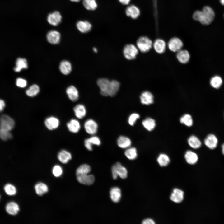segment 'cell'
I'll return each mask as SVG.
<instances>
[{
  "label": "cell",
  "mask_w": 224,
  "mask_h": 224,
  "mask_svg": "<svg viewBox=\"0 0 224 224\" xmlns=\"http://www.w3.org/2000/svg\"><path fill=\"white\" fill-rule=\"evenodd\" d=\"M215 13L212 9L209 6L204 7L201 11L197 10L193 13V17L202 24L208 25L213 20Z\"/></svg>",
  "instance_id": "obj_1"
},
{
  "label": "cell",
  "mask_w": 224,
  "mask_h": 224,
  "mask_svg": "<svg viewBox=\"0 0 224 224\" xmlns=\"http://www.w3.org/2000/svg\"><path fill=\"white\" fill-rule=\"evenodd\" d=\"M111 170L112 177L114 180H116L118 176L123 179L127 177L128 172L126 169L119 162L112 166Z\"/></svg>",
  "instance_id": "obj_2"
},
{
  "label": "cell",
  "mask_w": 224,
  "mask_h": 224,
  "mask_svg": "<svg viewBox=\"0 0 224 224\" xmlns=\"http://www.w3.org/2000/svg\"><path fill=\"white\" fill-rule=\"evenodd\" d=\"M136 43L138 49L143 53L148 51L153 44L151 40L145 36L140 37L138 39Z\"/></svg>",
  "instance_id": "obj_3"
},
{
  "label": "cell",
  "mask_w": 224,
  "mask_h": 224,
  "mask_svg": "<svg viewBox=\"0 0 224 224\" xmlns=\"http://www.w3.org/2000/svg\"><path fill=\"white\" fill-rule=\"evenodd\" d=\"M123 53L126 59L129 60H133L136 58L138 54V49L133 44H127L124 46Z\"/></svg>",
  "instance_id": "obj_4"
},
{
  "label": "cell",
  "mask_w": 224,
  "mask_h": 224,
  "mask_svg": "<svg viewBox=\"0 0 224 224\" xmlns=\"http://www.w3.org/2000/svg\"><path fill=\"white\" fill-rule=\"evenodd\" d=\"M15 121L10 117L2 114L0 117V128L10 131L14 127Z\"/></svg>",
  "instance_id": "obj_5"
},
{
  "label": "cell",
  "mask_w": 224,
  "mask_h": 224,
  "mask_svg": "<svg viewBox=\"0 0 224 224\" xmlns=\"http://www.w3.org/2000/svg\"><path fill=\"white\" fill-rule=\"evenodd\" d=\"M60 122L56 117L51 116L47 117L44 121V124L49 130H55L59 127Z\"/></svg>",
  "instance_id": "obj_6"
},
{
  "label": "cell",
  "mask_w": 224,
  "mask_h": 224,
  "mask_svg": "<svg viewBox=\"0 0 224 224\" xmlns=\"http://www.w3.org/2000/svg\"><path fill=\"white\" fill-rule=\"evenodd\" d=\"M84 127L86 132L88 134L94 135L97 131L98 125L95 121L92 119H89L85 122Z\"/></svg>",
  "instance_id": "obj_7"
},
{
  "label": "cell",
  "mask_w": 224,
  "mask_h": 224,
  "mask_svg": "<svg viewBox=\"0 0 224 224\" xmlns=\"http://www.w3.org/2000/svg\"><path fill=\"white\" fill-rule=\"evenodd\" d=\"M110 81L106 78H100L97 81V84L100 89V93L104 96H108V92Z\"/></svg>",
  "instance_id": "obj_8"
},
{
  "label": "cell",
  "mask_w": 224,
  "mask_h": 224,
  "mask_svg": "<svg viewBox=\"0 0 224 224\" xmlns=\"http://www.w3.org/2000/svg\"><path fill=\"white\" fill-rule=\"evenodd\" d=\"M183 45V42L181 40L177 37L171 38L168 43V46L169 49L174 52H177L180 50Z\"/></svg>",
  "instance_id": "obj_9"
},
{
  "label": "cell",
  "mask_w": 224,
  "mask_h": 224,
  "mask_svg": "<svg viewBox=\"0 0 224 224\" xmlns=\"http://www.w3.org/2000/svg\"><path fill=\"white\" fill-rule=\"evenodd\" d=\"M77 181L81 184L90 185L92 184L95 180L93 175L91 174H84L76 175Z\"/></svg>",
  "instance_id": "obj_10"
},
{
  "label": "cell",
  "mask_w": 224,
  "mask_h": 224,
  "mask_svg": "<svg viewBox=\"0 0 224 224\" xmlns=\"http://www.w3.org/2000/svg\"><path fill=\"white\" fill-rule=\"evenodd\" d=\"M62 17L60 13L55 11L49 14L47 17V21L50 25L57 26L61 22Z\"/></svg>",
  "instance_id": "obj_11"
},
{
  "label": "cell",
  "mask_w": 224,
  "mask_h": 224,
  "mask_svg": "<svg viewBox=\"0 0 224 224\" xmlns=\"http://www.w3.org/2000/svg\"><path fill=\"white\" fill-rule=\"evenodd\" d=\"M218 142L217 138L213 134L208 135L204 140L205 145L211 149L215 148L217 146Z\"/></svg>",
  "instance_id": "obj_12"
},
{
  "label": "cell",
  "mask_w": 224,
  "mask_h": 224,
  "mask_svg": "<svg viewBox=\"0 0 224 224\" xmlns=\"http://www.w3.org/2000/svg\"><path fill=\"white\" fill-rule=\"evenodd\" d=\"M66 126L68 131L73 133L78 132L81 128L80 123L77 119H71L67 123Z\"/></svg>",
  "instance_id": "obj_13"
},
{
  "label": "cell",
  "mask_w": 224,
  "mask_h": 224,
  "mask_svg": "<svg viewBox=\"0 0 224 224\" xmlns=\"http://www.w3.org/2000/svg\"><path fill=\"white\" fill-rule=\"evenodd\" d=\"M46 37L49 43L52 44H56L59 43L61 35L60 33L58 31L52 30L48 33Z\"/></svg>",
  "instance_id": "obj_14"
},
{
  "label": "cell",
  "mask_w": 224,
  "mask_h": 224,
  "mask_svg": "<svg viewBox=\"0 0 224 224\" xmlns=\"http://www.w3.org/2000/svg\"><path fill=\"white\" fill-rule=\"evenodd\" d=\"M100 144L101 141L100 138L96 136H92L86 138L84 142L85 147L90 151H92L93 149V145L99 146Z\"/></svg>",
  "instance_id": "obj_15"
},
{
  "label": "cell",
  "mask_w": 224,
  "mask_h": 224,
  "mask_svg": "<svg viewBox=\"0 0 224 224\" xmlns=\"http://www.w3.org/2000/svg\"><path fill=\"white\" fill-rule=\"evenodd\" d=\"M75 116L79 119L84 118L86 114V110L85 106L82 104H78L73 108Z\"/></svg>",
  "instance_id": "obj_16"
},
{
  "label": "cell",
  "mask_w": 224,
  "mask_h": 224,
  "mask_svg": "<svg viewBox=\"0 0 224 224\" xmlns=\"http://www.w3.org/2000/svg\"><path fill=\"white\" fill-rule=\"evenodd\" d=\"M184 192L177 188L174 189L170 196V199L173 202L179 203L181 202L184 199Z\"/></svg>",
  "instance_id": "obj_17"
},
{
  "label": "cell",
  "mask_w": 224,
  "mask_h": 224,
  "mask_svg": "<svg viewBox=\"0 0 224 224\" xmlns=\"http://www.w3.org/2000/svg\"><path fill=\"white\" fill-rule=\"evenodd\" d=\"M66 93L69 99L72 101L75 102L79 97L78 91L75 87L70 86L66 89Z\"/></svg>",
  "instance_id": "obj_18"
},
{
  "label": "cell",
  "mask_w": 224,
  "mask_h": 224,
  "mask_svg": "<svg viewBox=\"0 0 224 224\" xmlns=\"http://www.w3.org/2000/svg\"><path fill=\"white\" fill-rule=\"evenodd\" d=\"M125 13L127 16L135 19L137 18L140 15V11L137 6L131 5L126 8Z\"/></svg>",
  "instance_id": "obj_19"
},
{
  "label": "cell",
  "mask_w": 224,
  "mask_h": 224,
  "mask_svg": "<svg viewBox=\"0 0 224 224\" xmlns=\"http://www.w3.org/2000/svg\"><path fill=\"white\" fill-rule=\"evenodd\" d=\"M141 103L143 105H149L153 102V96L150 92L145 91L142 92L140 96Z\"/></svg>",
  "instance_id": "obj_20"
},
{
  "label": "cell",
  "mask_w": 224,
  "mask_h": 224,
  "mask_svg": "<svg viewBox=\"0 0 224 224\" xmlns=\"http://www.w3.org/2000/svg\"><path fill=\"white\" fill-rule=\"evenodd\" d=\"M57 158L62 163L66 164L72 158L71 153L65 149L60 151L58 153Z\"/></svg>",
  "instance_id": "obj_21"
},
{
  "label": "cell",
  "mask_w": 224,
  "mask_h": 224,
  "mask_svg": "<svg viewBox=\"0 0 224 224\" xmlns=\"http://www.w3.org/2000/svg\"><path fill=\"white\" fill-rule=\"evenodd\" d=\"M76 26L78 30L82 33L89 32L92 28L91 24L86 21H78L77 23Z\"/></svg>",
  "instance_id": "obj_22"
},
{
  "label": "cell",
  "mask_w": 224,
  "mask_h": 224,
  "mask_svg": "<svg viewBox=\"0 0 224 224\" xmlns=\"http://www.w3.org/2000/svg\"><path fill=\"white\" fill-rule=\"evenodd\" d=\"M190 54L189 52L186 50L181 49L178 52L176 57L178 61L183 64L188 63L190 59Z\"/></svg>",
  "instance_id": "obj_23"
},
{
  "label": "cell",
  "mask_w": 224,
  "mask_h": 224,
  "mask_svg": "<svg viewBox=\"0 0 224 224\" xmlns=\"http://www.w3.org/2000/svg\"><path fill=\"white\" fill-rule=\"evenodd\" d=\"M110 193L112 201L115 203L119 202L121 197L120 189L117 187H113L111 189Z\"/></svg>",
  "instance_id": "obj_24"
},
{
  "label": "cell",
  "mask_w": 224,
  "mask_h": 224,
  "mask_svg": "<svg viewBox=\"0 0 224 224\" xmlns=\"http://www.w3.org/2000/svg\"><path fill=\"white\" fill-rule=\"evenodd\" d=\"M117 143L118 146L121 148H127L130 147L132 142L130 139L124 136H120L117 139Z\"/></svg>",
  "instance_id": "obj_25"
},
{
  "label": "cell",
  "mask_w": 224,
  "mask_h": 224,
  "mask_svg": "<svg viewBox=\"0 0 224 224\" xmlns=\"http://www.w3.org/2000/svg\"><path fill=\"white\" fill-rule=\"evenodd\" d=\"M120 83L116 80L110 81L108 92V96H114L119 91L120 87Z\"/></svg>",
  "instance_id": "obj_26"
},
{
  "label": "cell",
  "mask_w": 224,
  "mask_h": 224,
  "mask_svg": "<svg viewBox=\"0 0 224 224\" xmlns=\"http://www.w3.org/2000/svg\"><path fill=\"white\" fill-rule=\"evenodd\" d=\"M152 45L154 50L158 53H162L165 50L166 44L165 41L162 39H157Z\"/></svg>",
  "instance_id": "obj_27"
},
{
  "label": "cell",
  "mask_w": 224,
  "mask_h": 224,
  "mask_svg": "<svg viewBox=\"0 0 224 224\" xmlns=\"http://www.w3.org/2000/svg\"><path fill=\"white\" fill-rule=\"evenodd\" d=\"M61 72L65 75L69 74L72 71V65L67 60L62 61L59 66Z\"/></svg>",
  "instance_id": "obj_28"
},
{
  "label": "cell",
  "mask_w": 224,
  "mask_h": 224,
  "mask_svg": "<svg viewBox=\"0 0 224 224\" xmlns=\"http://www.w3.org/2000/svg\"><path fill=\"white\" fill-rule=\"evenodd\" d=\"M28 63L26 60L24 58H18L16 61V66L14 68L15 72H19L23 69L28 68Z\"/></svg>",
  "instance_id": "obj_29"
},
{
  "label": "cell",
  "mask_w": 224,
  "mask_h": 224,
  "mask_svg": "<svg viewBox=\"0 0 224 224\" xmlns=\"http://www.w3.org/2000/svg\"><path fill=\"white\" fill-rule=\"evenodd\" d=\"M184 158L188 163L192 165L195 164L198 159L197 154L190 150L186 152L184 155Z\"/></svg>",
  "instance_id": "obj_30"
},
{
  "label": "cell",
  "mask_w": 224,
  "mask_h": 224,
  "mask_svg": "<svg viewBox=\"0 0 224 224\" xmlns=\"http://www.w3.org/2000/svg\"><path fill=\"white\" fill-rule=\"evenodd\" d=\"M7 212L9 214L12 215H16L19 210L18 205L16 203L11 202L8 203L6 207Z\"/></svg>",
  "instance_id": "obj_31"
},
{
  "label": "cell",
  "mask_w": 224,
  "mask_h": 224,
  "mask_svg": "<svg viewBox=\"0 0 224 224\" xmlns=\"http://www.w3.org/2000/svg\"><path fill=\"white\" fill-rule=\"evenodd\" d=\"M35 189L36 193L39 196H42L47 192L48 190L47 185L41 182L36 184L35 186Z\"/></svg>",
  "instance_id": "obj_32"
},
{
  "label": "cell",
  "mask_w": 224,
  "mask_h": 224,
  "mask_svg": "<svg viewBox=\"0 0 224 224\" xmlns=\"http://www.w3.org/2000/svg\"><path fill=\"white\" fill-rule=\"evenodd\" d=\"M189 145L192 148L197 149L201 146V142L199 139L194 135L190 136L188 140Z\"/></svg>",
  "instance_id": "obj_33"
},
{
  "label": "cell",
  "mask_w": 224,
  "mask_h": 224,
  "mask_svg": "<svg viewBox=\"0 0 224 224\" xmlns=\"http://www.w3.org/2000/svg\"><path fill=\"white\" fill-rule=\"evenodd\" d=\"M142 124L145 129L148 131L153 130L156 126L155 120L151 118H147L142 122Z\"/></svg>",
  "instance_id": "obj_34"
},
{
  "label": "cell",
  "mask_w": 224,
  "mask_h": 224,
  "mask_svg": "<svg viewBox=\"0 0 224 224\" xmlns=\"http://www.w3.org/2000/svg\"><path fill=\"white\" fill-rule=\"evenodd\" d=\"M125 156L129 159L133 160L137 157V152L136 148L134 147H129L124 152Z\"/></svg>",
  "instance_id": "obj_35"
},
{
  "label": "cell",
  "mask_w": 224,
  "mask_h": 224,
  "mask_svg": "<svg viewBox=\"0 0 224 224\" xmlns=\"http://www.w3.org/2000/svg\"><path fill=\"white\" fill-rule=\"evenodd\" d=\"M40 92L39 86L36 84L30 86L26 91V94L30 97H34L37 95Z\"/></svg>",
  "instance_id": "obj_36"
},
{
  "label": "cell",
  "mask_w": 224,
  "mask_h": 224,
  "mask_svg": "<svg viewBox=\"0 0 224 224\" xmlns=\"http://www.w3.org/2000/svg\"><path fill=\"white\" fill-rule=\"evenodd\" d=\"M83 4L87 10H94L97 7L96 0H83Z\"/></svg>",
  "instance_id": "obj_37"
},
{
  "label": "cell",
  "mask_w": 224,
  "mask_h": 224,
  "mask_svg": "<svg viewBox=\"0 0 224 224\" xmlns=\"http://www.w3.org/2000/svg\"><path fill=\"white\" fill-rule=\"evenodd\" d=\"M157 161L161 166H164L168 165L170 161V159L167 155L161 154L157 158Z\"/></svg>",
  "instance_id": "obj_38"
},
{
  "label": "cell",
  "mask_w": 224,
  "mask_h": 224,
  "mask_svg": "<svg viewBox=\"0 0 224 224\" xmlns=\"http://www.w3.org/2000/svg\"><path fill=\"white\" fill-rule=\"evenodd\" d=\"M222 80L219 76H216L212 77L210 80V83L211 86L216 89L219 88L222 83Z\"/></svg>",
  "instance_id": "obj_39"
},
{
  "label": "cell",
  "mask_w": 224,
  "mask_h": 224,
  "mask_svg": "<svg viewBox=\"0 0 224 224\" xmlns=\"http://www.w3.org/2000/svg\"><path fill=\"white\" fill-rule=\"evenodd\" d=\"M91 169L90 166L86 164H82L77 169L76 175H81L88 174Z\"/></svg>",
  "instance_id": "obj_40"
},
{
  "label": "cell",
  "mask_w": 224,
  "mask_h": 224,
  "mask_svg": "<svg viewBox=\"0 0 224 224\" xmlns=\"http://www.w3.org/2000/svg\"><path fill=\"white\" fill-rule=\"evenodd\" d=\"M181 123L184 124L188 127L192 126L193 123V119L191 116L189 114H185L181 117L180 119Z\"/></svg>",
  "instance_id": "obj_41"
},
{
  "label": "cell",
  "mask_w": 224,
  "mask_h": 224,
  "mask_svg": "<svg viewBox=\"0 0 224 224\" xmlns=\"http://www.w3.org/2000/svg\"><path fill=\"white\" fill-rule=\"evenodd\" d=\"M12 135L10 131L0 128V138L6 141L12 138Z\"/></svg>",
  "instance_id": "obj_42"
},
{
  "label": "cell",
  "mask_w": 224,
  "mask_h": 224,
  "mask_svg": "<svg viewBox=\"0 0 224 224\" xmlns=\"http://www.w3.org/2000/svg\"><path fill=\"white\" fill-rule=\"evenodd\" d=\"M4 189L6 194L9 195H13L16 194V191L15 187L12 185L8 184L5 185Z\"/></svg>",
  "instance_id": "obj_43"
},
{
  "label": "cell",
  "mask_w": 224,
  "mask_h": 224,
  "mask_svg": "<svg viewBox=\"0 0 224 224\" xmlns=\"http://www.w3.org/2000/svg\"><path fill=\"white\" fill-rule=\"evenodd\" d=\"M140 117V115L136 113L131 114L129 117L128 119V124L130 125L133 126L138 119Z\"/></svg>",
  "instance_id": "obj_44"
},
{
  "label": "cell",
  "mask_w": 224,
  "mask_h": 224,
  "mask_svg": "<svg viewBox=\"0 0 224 224\" xmlns=\"http://www.w3.org/2000/svg\"><path fill=\"white\" fill-rule=\"evenodd\" d=\"M52 173L56 177H59L62 174V169L59 165H56L53 168Z\"/></svg>",
  "instance_id": "obj_45"
},
{
  "label": "cell",
  "mask_w": 224,
  "mask_h": 224,
  "mask_svg": "<svg viewBox=\"0 0 224 224\" xmlns=\"http://www.w3.org/2000/svg\"><path fill=\"white\" fill-rule=\"evenodd\" d=\"M16 84L18 87L24 88L26 86L27 82V81L24 79L21 78H18L16 80Z\"/></svg>",
  "instance_id": "obj_46"
},
{
  "label": "cell",
  "mask_w": 224,
  "mask_h": 224,
  "mask_svg": "<svg viewBox=\"0 0 224 224\" xmlns=\"http://www.w3.org/2000/svg\"><path fill=\"white\" fill-rule=\"evenodd\" d=\"M143 224H154L155 222L152 219L147 218L144 220L142 223Z\"/></svg>",
  "instance_id": "obj_47"
},
{
  "label": "cell",
  "mask_w": 224,
  "mask_h": 224,
  "mask_svg": "<svg viewBox=\"0 0 224 224\" xmlns=\"http://www.w3.org/2000/svg\"><path fill=\"white\" fill-rule=\"evenodd\" d=\"M5 106L4 101L0 99V112L3 110Z\"/></svg>",
  "instance_id": "obj_48"
},
{
  "label": "cell",
  "mask_w": 224,
  "mask_h": 224,
  "mask_svg": "<svg viewBox=\"0 0 224 224\" xmlns=\"http://www.w3.org/2000/svg\"><path fill=\"white\" fill-rule=\"evenodd\" d=\"M120 3L123 5L128 4L130 0H119Z\"/></svg>",
  "instance_id": "obj_49"
},
{
  "label": "cell",
  "mask_w": 224,
  "mask_h": 224,
  "mask_svg": "<svg viewBox=\"0 0 224 224\" xmlns=\"http://www.w3.org/2000/svg\"><path fill=\"white\" fill-rule=\"evenodd\" d=\"M222 154L224 155V143L222 145Z\"/></svg>",
  "instance_id": "obj_50"
},
{
  "label": "cell",
  "mask_w": 224,
  "mask_h": 224,
  "mask_svg": "<svg viewBox=\"0 0 224 224\" xmlns=\"http://www.w3.org/2000/svg\"><path fill=\"white\" fill-rule=\"evenodd\" d=\"M220 2L222 5H224V0H220Z\"/></svg>",
  "instance_id": "obj_51"
},
{
  "label": "cell",
  "mask_w": 224,
  "mask_h": 224,
  "mask_svg": "<svg viewBox=\"0 0 224 224\" xmlns=\"http://www.w3.org/2000/svg\"><path fill=\"white\" fill-rule=\"evenodd\" d=\"M71 1L73 2H78L80 0H70Z\"/></svg>",
  "instance_id": "obj_52"
},
{
  "label": "cell",
  "mask_w": 224,
  "mask_h": 224,
  "mask_svg": "<svg viewBox=\"0 0 224 224\" xmlns=\"http://www.w3.org/2000/svg\"><path fill=\"white\" fill-rule=\"evenodd\" d=\"M93 50L95 52H97V49L95 48H93Z\"/></svg>",
  "instance_id": "obj_53"
},
{
  "label": "cell",
  "mask_w": 224,
  "mask_h": 224,
  "mask_svg": "<svg viewBox=\"0 0 224 224\" xmlns=\"http://www.w3.org/2000/svg\"></svg>",
  "instance_id": "obj_54"
}]
</instances>
